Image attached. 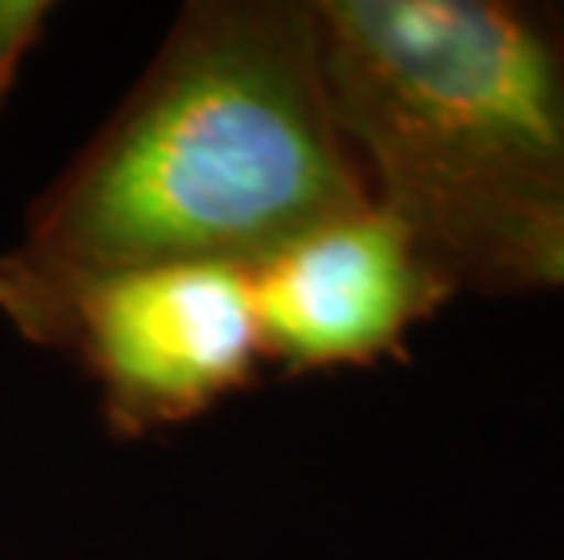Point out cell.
Returning a JSON list of instances; mask_svg holds the SVG:
<instances>
[{"instance_id":"6da1fadb","label":"cell","mask_w":564,"mask_h":560,"mask_svg":"<svg viewBox=\"0 0 564 560\" xmlns=\"http://www.w3.org/2000/svg\"><path fill=\"white\" fill-rule=\"evenodd\" d=\"M368 205L332 113L314 4L194 0L0 255V314L37 342L95 277L161 262L248 270Z\"/></svg>"},{"instance_id":"7a4b0ae2","label":"cell","mask_w":564,"mask_h":560,"mask_svg":"<svg viewBox=\"0 0 564 560\" xmlns=\"http://www.w3.org/2000/svg\"><path fill=\"white\" fill-rule=\"evenodd\" d=\"M332 113L371 200L485 292L564 216V33L499 0H314Z\"/></svg>"},{"instance_id":"3957f363","label":"cell","mask_w":564,"mask_h":560,"mask_svg":"<svg viewBox=\"0 0 564 560\" xmlns=\"http://www.w3.org/2000/svg\"><path fill=\"white\" fill-rule=\"evenodd\" d=\"M37 342L80 356L117 437L197 419L267 361L248 270L230 262L95 277L58 303Z\"/></svg>"},{"instance_id":"277c9868","label":"cell","mask_w":564,"mask_h":560,"mask_svg":"<svg viewBox=\"0 0 564 560\" xmlns=\"http://www.w3.org/2000/svg\"><path fill=\"white\" fill-rule=\"evenodd\" d=\"M262 356L288 372L357 367L393 353L452 288L376 200L248 266Z\"/></svg>"},{"instance_id":"5b68a950","label":"cell","mask_w":564,"mask_h":560,"mask_svg":"<svg viewBox=\"0 0 564 560\" xmlns=\"http://www.w3.org/2000/svg\"><path fill=\"white\" fill-rule=\"evenodd\" d=\"M564 288V216L521 237L488 277L485 292H561Z\"/></svg>"},{"instance_id":"8992f818","label":"cell","mask_w":564,"mask_h":560,"mask_svg":"<svg viewBox=\"0 0 564 560\" xmlns=\"http://www.w3.org/2000/svg\"><path fill=\"white\" fill-rule=\"evenodd\" d=\"M55 4L47 0H0V106L15 88L26 55L41 44Z\"/></svg>"}]
</instances>
